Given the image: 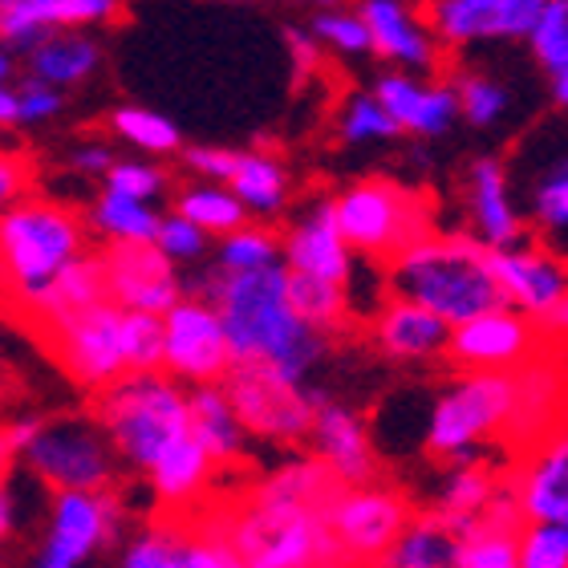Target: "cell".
I'll return each instance as SVG.
<instances>
[{"label": "cell", "mask_w": 568, "mask_h": 568, "mask_svg": "<svg viewBox=\"0 0 568 568\" xmlns=\"http://www.w3.org/2000/svg\"><path fill=\"white\" fill-rule=\"evenodd\" d=\"M337 487L317 455L284 463L227 516L224 540L244 568H345L325 524Z\"/></svg>", "instance_id": "1"}, {"label": "cell", "mask_w": 568, "mask_h": 568, "mask_svg": "<svg viewBox=\"0 0 568 568\" xmlns=\"http://www.w3.org/2000/svg\"><path fill=\"white\" fill-rule=\"evenodd\" d=\"M203 301H212L224 321L232 362H264L288 378L305 382L325 357V333H317L288 301V273L284 264L227 273L215 264L203 276Z\"/></svg>", "instance_id": "2"}, {"label": "cell", "mask_w": 568, "mask_h": 568, "mask_svg": "<svg viewBox=\"0 0 568 568\" xmlns=\"http://www.w3.org/2000/svg\"><path fill=\"white\" fill-rule=\"evenodd\" d=\"M386 288L390 296L430 308L447 325L504 305L496 276L487 268V248L467 232H426L415 244H406L386 261Z\"/></svg>", "instance_id": "3"}, {"label": "cell", "mask_w": 568, "mask_h": 568, "mask_svg": "<svg viewBox=\"0 0 568 568\" xmlns=\"http://www.w3.org/2000/svg\"><path fill=\"white\" fill-rule=\"evenodd\" d=\"M94 423L106 430L122 467L146 471L175 438L187 435V390L166 369H126L98 390Z\"/></svg>", "instance_id": "4"}, {"label": "cell", "mask_w": 568, "mask_h": 568, "mask_svg": "<svg viewBox=\"0 0 568 568\" xmlns=\"http://www.w3.org/2000/svg\"><path fill=\"white\" fill-rule=\"evenodd\" d=\"M82 252L85 224L70 207L21 195L0 207V288L21 313Z\"/></svg>", "instance_id": "5"}, {"label": "cell", "mask_w": 568, "mask_h": 568, "mask_svg": "<svg viewBox=\"0 0 568 568\" xmlns=\"http://www.w3.org/2000/svg\"><path fill=\"white\" fill-rule=\"evenodd\" d=\"M516 394V369H463L426 410V455L467 463L479 459L487 443H508Z\"/></svg>", "instance_id": "6"}, {"label": "cell", "mask_w": 568, "mask_h": 568, "mask_svg": "<svg viewBox=\"0 0 568 568\" xmlns=\"http://www.w3.org/2000/svg\"><path fill=\"white\" fill-rule=\"evenodd\" d=\"M333 220L345 244L366 261H390L406 244L430 232V215L418 195L390 179H362L333 200Z\"/></svg>", "instance_id": "7"}, {"label": "cell", "mask_w": 568, "mask_h": 568, "mask_svg": "<svg viewBox=\"0 0 568 568\" xmlns=\"http://www.w3.org/2000/svg\"><path fill=\"white\" fill-rule=\"evenodd\" d=\"M508 183L511 191H520L516 203H524V220L540 232L545 248L568 261V110L524 142Z\"/></svg>", "instance_id": "8"}, {"label": "cell", "mask_w": 568, "mask_h": 568, "mask_svg": "<svg viewBox=\"0 0 568 568\" xmlns=\"http://www.w3.org/2000/svg\"><path fill=\"white\" fill-rule=\"evenodd\" d=\"M220 386H224L227 403L248 435L273 438V443L308 438L321 390H308L305 382L288 378L264 362H232Z\"/></svg>", "instance_id": "9"}, {"label": "cell", "mask_w": 568, "mask_h": 568, "mask_svg": "<svg viewBox=\"0 0 568 568\" xmlns=\"http://www.w3.org/2000/svg\"><path fill=\"white\" fill-rule=\"evenodd\" d=\"M24 467L53 491H94L110 487L119 475V455L106 430L94 418H53L41 423L29 447L21 450Z\"/></svg>", "instance_id": "10"}, {"label": "cell", "mask_w": 568, "mask_h": 568, "mask_svg": "<svg viewBox=\"0 0 568 568\" xmlns=\"http://www.w3.org/2000/svg\"><path fill=\"white\" fill-rule=\"evenodd\" d=\"M325 524L345 568H374L410 524V504L390 487L342 484L325 508Z\"/></svg>", "instance_id": "11"}, {"label": "cell", "mask_w": 568, "mask_h": 568, "mask_svg": "<svg viewBox=\"0 0 568 568\" xmlns=\"http://www.w3.org/2000/svg\"><path fill=\"white\" fill-rule=\"evenodd\" d=\"M41 337L49 342L53 357L73 382L90 390H102L114 378L126 374V354H122V308L114 301H94V305L65 313L49 321Z\"/></svg>", "instance_id": "12"}, {"label": "cell", "mask_w": 568, "mask_h": 568, "mask_svg": "<svg viewBox=\"0 0 568 568\" xmlns=\"http://www.w3.org/2000/svg\"><path fill=\"white\" fill-rule=\"evenodd\" d=\"M232 366L224 321L212 301L203 296H179L163 313V369L175 382H220Z\"/></svg>", "instance_id": "13"}, {"label": "cell", "mask_w": 568, "mask_h": 568, "mask_svg": "<svg viewBox=\"0 0 568 568\" xmlns=\"http://www.w3.org/2000/svg\"><path fill=\"white\" fill-rule=\"evenodd\" d=\"M487 268L496 276L504 305L520 308L532 321H545L568 293V261L532 240L511 248H487Z\"/></svg>", "instance_id": "14"}, {"label": "cell", "mask_w": 568, "mask_h": 568, "mask_svg": "<svg viewBox=\"0 0 568 568\" xmlns=\"http://www.w3.org/2000/svg\"><path fill=\"white\" fill-rule=\"evenodd\" d=\"M447 357L459 369H520L536 357V321L511 305L450 325Z\"/></svg>", "instance_id": "15"}, {"label": "cell", "mask_w": 568, "mask_h": 568, "mask_svg": "<svg viewBox=\"0 0 568 568\" xmlns=\"http://www.w3.org/2000/svg\"><path fill=\"white\" fill-rule=\"evenodd\" d=\"M545 0H430L426 21L443 45H479V41H524L532 33Z\"/></svg>", "instance_id": "16"}, {"label": "cell", "mask_w": 568, "mask_h": 568, "mask_svg": "<svg viewBox=\"0 0 568 568\" xmlns=\"http://www.w3.org/2000/svg\"><path fill=\"white\" fill-rule=\"evenodd\" d=\"M98 264H102L106 296L119 308H139V313L163 317L183 296L175 264L154 244H106V252H98Z\"/></svg>", "instance_id": "17"}, {"label": "cell", "mask_w": 568, "mask_h": 568, "mask_svg": "<svg viewBox=\"0 0 568 568\" xmlns=\"http://www.w3.org/2000/svg\"><path fill=\"white\" fill-rule=\"evenodd\" d=\"M122 504L110 496V487L94 491H53V511H49L45 552L85 565L98 548L119 536Z\"/></svg>", "instance_id": "18"}, {"label": "cell", "mask_w": 568, "mask_h": 568, "mask_svg": "<svg viewBox=\"0 0 568 568\" xmlns=\"http://www.w3.org/2000/svg\"><path fill=\"white\" fill-rule=\"evenodd\" d=\"M308 443H313V455L329 467L337 484H369L378 475V450H374L369 426L349 406L329 403L325 394L313 410Z\"/></svg>", "instance_id": "19"}, {"label": "cell", "mask_w": 568, "mask_h": 568, "mask_svg": "<svg viewBox=\"0 0 568 568\" xmlns=\"http://www.w3.org/2000/svg\"><path fill=\"white\" fill-rule=\"evenodd\" d=\"M119 17V0H0V45L29 49L61 29H90Z\"/></svg>", "instance_id": "20"}, {"label": "cell", "mask_w": 568, "mask_h": 568, "mask_svg": "<svg viewBox=\"0 0 568 568\" xmlns=\"http://www.w3.org/2000/svg\"><path fill=\"white\" fill-rule=\"evenodd\" d=\"M467 215H471V236L484 248H511L524 244L528 220H524L516 191L508 183V166L499 159H475L467 175Z\"/></svg>", "instance_id": "21"}, {"label": "cell", "mask_w": 568, "mask_h": 568, "mask_svg": "<svg viewBox=\"0 0 568 568\" xmlns=\"http://www.w3.org/2000/svg\"><path fill=\"white\" fill-rule=\"evenodd\" d=\"M281 264L288 273H305L317 281L342 284L354 273V248L345 244L342 227L333 220V200L313 203L281 244Z\"/></svg>", "instance_id": "22"}, {"label": "cell", "mask_w": 568, "mask_h": 568, "mask_svg": "<svg viewBox=\"0 0 568 568\" xmlns=\"http://www.w3.org/2000/svg\"><path fill=\"white\" fill-rule=\"evenodd\" d=\"M374 98L394 119L398 134H418V139H438L459 119L455 90L450 85H426L406 78V73H382L374 82Z\"/></svg>", "instance_id": "23"}, {"label": "cell", "mask_w": 568, "mask_h": 568, "mask_svg": "<svg viewBox=\"0 0 568 568\" xmlns=\"http://www.w3.org/2000/svg\"><path fill=\"white\" fill-rule=\"evenodd\" d=\"M511 496L524 520L568 528V430L536 443V455L520 467Z\"/></svg>", "instance_id": "24"}, {"label": "cell", "mask_w": 568, "mask_h": 568, "mask_svg": "<svg viewBox=\"0 0 568 568\" xmlns=\"http://www.w3.org/2000/svg\"><path fill=\"white\" fill-rule=\"evenodd\" d=\"M362 21L369 29V53L406 65V70H435L438 41L435 33L406 9L403 0H362Z\"/></svg>", "instance_id": "25"}, {"label": "cell", "mask_w": 568, "mask_h": 568, "mask_svg": "<svg viewBox=\"0 0 568 568\" xmlns=\"http://www.w3.org/2000/svg\"><path fill=\"white\" fill-rule=\"evenodd\" d=\"M374 337H378L382 354L394 362H430V357L447 354L450 325L415 301L390 296L374 313Z\"/></svg>", "instance_id": "26"}, {"label": "cell", "mask_w": 568, "mask_h": 568, "mask_svg": "<svg viewBox=\"0 0 568 568\" xmlns=\"http://www.w3.org/2000/svg\"><path fill=\"white\" fill-rule=\"evenodd\" d=\"M187 435L212 455L215 467L244 459L248 450V430L236 418L220 382H203L187 390Z\"/></svg>", "instance_id": "27"}, {"label": "cell", "mask_w": 568, "mask_h": 568, "mask_svg": "<svg viewBox=\"0 0 568 568\" xmlns=\"http://www.w3.org/2000/svg\"><path fill=\"white\" fill-rule=\"evenodd\" d=\"M499 491V479L491 475L484 459H467V463H447L443 471V484H438L435 508L430 516L443 520L450 532L459 536L463 528H471L479 516L487 511L491 496Z\"/></svg>", "instance_id": "28"}, {"label": "cell", "mask_w": 568, "mask_h": 568, "mask_svg": "<svg viewBox=\"0 0 568 568\" xmlns=\"http://www.w3.org/2000/svg\"><path fill=\"white\" fill-rule=\"evenodd\" d=\"M146 475H151V487H154V496H159V504L183 508V504H191V499H200L203 491H207V484H212V475H215V459L195 443V438L183 435L146 467Z\"/></svg>", "instance_id": "29"}, {"label": "cell", "mask_w": 568, "mask_h": 568, "mask_svg": "<svg viewBox=\"0 0 568 568\" xmlns=\"http://www.w3.org/2000/svg\"><path fill=\"white\" fill-rule=\"evenodd\" d=\"M98 61H102L98 41H90L82 29H61L29 49V78L65 90V85H82L98 70Z\"/></svg>", "instance_id": "30"}, {"label": "cell", "mask_w": 568, "mask_h": 568, "mask_svg": "<svg viewBox=\"0 0 568 568\" xmlns=\"http://www.w3.org/2000/svg\"><path fill=\"white\" fill-rule=\"evenodd\" d=\"M94 301H106V281H102V264H98L94 252H82L78 261L65 264V268L49 281L45 293L24 308V317H33L37 329H45L49 321L65 317V313H78V308L94 305Z\"/></svg>", "instance_id": "31"}, {"label": "cell", "mask_w": 568, "mask_h": 568, "mask_svg": "<svg viewBox=\"0 0 568 568\" xmlns=\"http://www.w3.org/2000/svg\"><path fill=\"white\" fill-rule=\"evenodd\" d=\"M248 215H276L288 200V171L264 151H236V166L224 183Z\"/></svg>", "instance_id": "32"}, {"label": "cell", "mask_w": 568, "mask_h": 568, "mask_svg": "<svg viewBox=\"0 0 568 568\" xmlns=\"http://www.w3.org/2000/svg\"><path fill=\"white\" fill-rule=\"evenodd\" d=\"M90 227L106 244H154V232H159V212L151 203L131 200V195H114V191H102L90 207Z\"/></svg>", "instance_id": "33"}, {"label": "cell", "mask_w": 568, "mask_h": 568, "mask_svg": "<svg viewBox=\"0 0 568 568\" xmlns=\"http://www.w3.org/2000/svg\"><path fill=\"white\" fill-rule=\"evenodd\" d=\"M455 565V532L435 516H418L398 532L382 568H450Z\"/></svg>", "instance_id": "34"}, {"label": "cell", "mask_w": 568, "mask_h": 568, "mask_svg": "<svg viewBox=\"0 0 568 568\" xmlns=\"http://www.w3.org/2000/svg\"><path fill=\"white\" fill-rule=\"evenodd\" d=\"M175 212L187 215L191 224H200L207 236H227V232H236L240 224H248V212H244V203L224 187V183H195V187L179 191L175 200Z\"/></svg>", "instance_id": "35"}, {"label": "cell", "mask_w": 568, "mask_h": 568, "mask_svg": "<svg viewBox=\"0 0 568 568\" xmlns=\"http://www.w3.org/2000/svg\"><path fill=\"white\" fill-rule=\"evenodd\" d=\"M288 273V268H284ZM288 301L301 317L313 325L317 333H337L349 317V301H345V288L333 281H317V276L305 273H288Z\"/></svg>", "instance_id": "36"}, {"label": "cell", "mask_w": 568, "mask_h": 568, "mask_svg": "<svg viewBox=\"0 0 568 568\" xmlns=\"http://www.w3.org/2000/svg\"><path fill=\"white\" fill-rule=\"evenodd\" d=\"M110 131L119 134L126 146L142 154H175L183 151V134L166 114L146 106H122L110 114Z\"/></svg>", "instance_id": "37"}, {"label": "cell", "mask_w": 568, "mask_h": 568, "mask_svg": "<svg viewBox=\"0 0 568 568\" xmlns=\"http://www.w3.org/2000/svg\"><path fill=\"white\" fill-rule=\"evenodd\" d=\"M450 90H455V106H459V114L471 122V126H496L511 106L508 85L484 70H459V78H455Z\"/></svg>", "instance_id": "38"}, {"label": "cell", "mask_w": 568, "mask_h": 568, "mask_svg": "<svg viewBox=\"0 0 568 568\" xmlns=\"http://www.w3.org/2000/svg\"><path fill=\"white\" fill-rule=\"evenodd\" d=\"M532 45L536 65L552 78L568 70V0H545V9L536 17L532 33L524 37Z\"/></svg>", "instance_id": "39"}, {"label": "cell", "mask_w": 568, "mask_h": 568, "mask_svg": "<svg viewBox=\"0 0 568 568\" xmlns=\"http://www.w3.org/2000/svg\"><path fill=\"white\" fill-rule=\"evenodd\" d=\"M281 261V240L268 227H248L240 224L236 232H227L220 240V268L227 273H252V268H268Z\"/></svg>", "instance_id": "40"}, {"label": "cell", "mask_w": 568, "mask_h": 568, "mask_svg": "<svg viewBox=\"0 0 568 568\" xmlns=\"http://www.w3.org/2000/svg\"><path fill=\"white\" fill-rule=\"evenodd\" d=\"M122 354L126 369H163V317L122 308Z\"/></svg>", "instance_id": "41"}, {"label": "cell", "mask_w": 568, "mask_h": 568, "mask_svg": "<svg viewBox=\"0 0 568 568\" xmlns=\"http://www.w3.org/2000/svg\"><path fill=\"white\" fill-rule=\"evenodd\" d=\"M516 568H568V528L524 520L516 536Z\"/></svg>", "instance_id": "42"}, {"label": "cell", "mask_w": 568, "mask_h": 568, "mask_svg": "<svg viewBox=\"0 0 568 568\" xmlns=\"http://www.w3.org/2000/svg\"><path fill=\"white\" fill-rule=\"evenodd\" d=\"M342 139L345 142H386L398 139L394 119L382 110V102L374 94H357L345 102L342 110Z\"/></svg>", "instance_id": "43"}, {"label": "cell", "mask_w": 568, "mask_h": 568, "mask_svg": "<svg viewBox=\"0 0 568 568\" xmlns=\"http://www.w3.org/2000/svg\"><path fill=\"white\" fill-rule=\"evenodd\" d=\"M207 232L200 224H191L187 215H159V232H154V248L163 252L171 264H191L200 261L203 252H207Z\"/></svg>", "instance_id": "44"}, {"label": "cell", "mask_w": 568, "mask_h": 568, "mask_svg": "<svg viewBox=\"0 0 568 568\" xmlns=\"http://www.w3.org/2000/svg\"><path fill=\"white\" fill-rule=\"evenodd\" d=\"M122 568H187L183 565V532L179 528H151V532H142L126 548Z\"/></svg>", "instance_id": "45"}, {"label": "cell", "mask_w": 568, "mask_h": 568, "mask_svg": "<svg viewBox=\"0 0 568 568\" xmlns=\"http://www.w3.org/2000/svg\"><path fill=\"white\" fill-rule=\"evenodd\" d=\"M102 179H106V191L131 195V200H142V203H154L166 187L163 171L154 163H139V159H114Z\"/></svg>", "instance_id": "46"}, {"label": "cell", "mask_w": 568, "mask_h": 568, "mask_svg": "<svg viewBox=\"0 0 568 568\" xmlns=\"http://www.w3.org/2000/svg\"><path fill=\"white\" fill-rule=\"evenodd\" d=\"M313 37L321 45L337 49V53H349V58H362L369 53V29L362 21V12H321L313 21Z\"/></svg>", "instance_id": "47"}, {"label": "cell", "mask_w": 568, "mask_h": 568, "mask_svg": "<svg viewBox=\"0 0 568 568\" xmlns=\"http://www.w3.org/2000/svg\"><path fill=\"white\" fill-rule=\"evenodd\" d=\"M183 565L187 568H244L236 548L227 545L224 532H200L183 536Z\"/></svg>", "instance_id": "48"}, {"label": "cell", "mask_w": 568, "mask_h": 568, "mask_svg": "<svg viewBox=\"0 0 568 568\" xmlns=\"http://www.w3.org/2000/svg\"><path fill=\"white\" fill-rule=\"evenodd\" d=\"M61 110H65V98H61L58 85L37 82V78H24L17 85V114H21V122H49L58 119Z\"/></svg>", "instance_id": "49"}, {"label": "cell", "mask_w": 568, "mask_h": 568, "mask_svg": "<svg viewBox=\"0 0 568 568\" xmlns=\"http://www.w3.org/2000/svg\"><path fill=\"white\" fill-rule=\"evenodd\" d=\"M183 159H187L191 171H200L212 183H227L232 166H236V151H227V146H187Z\"/></svg>", "instance_id": "50"}, {"label": "cell", "mask_w": 568, "mask_h": 568, "mask_svg": "<svg viewBox=\"0 0 568 568\" xmlns=\"http://www.w3.org/2000/svg\"><path fill=\"white\" fill-rule=\"evenodd\" d=\"M110 163H114V151H110L106 142H82L70 154V166L78 175H106Z\"/></svg>", "instance_id": "51"}, {"label": "cell", "mask_w": 568, "mask_h": 568, "mask_svg": "<svg viewBox=\"0 0 568 568\" xmlns=\"http://www.w3.org/2000/svg\"><path fill=\"white\" fill-rule=\"evenodd\" d=\"M24 191V166L9 154H0V207H9Z\"/></svg>", "instance_id": "52"}, {"label": "cell", "mask_w": 568, "mask_h": 568, "mask_svg": "<svg viewBox=\"0 0 568 568\" xmlns=\"http://www.w3.org/2000/svg\"><path fill=\"white\" fill-rule=\"evenodd\" d=\"M288 53H293V61H296V73H308L317 65V41L305 33H288Z\"/></svg>", "instance_id": "53"}, {"label": "cell", "mask_w": 568, "mask_h": 568, "mask_svg": "<svg viewBox=\"0 0 568 568\" xmlns=\"http://www.w3.org/2000/svg\"><path fill=\"white\" fill-rule=\"evenodd\" d=\"M0 126H21V114H17V85L0 82Z\"/></svg>", "instance_id": "54"}, {"label": "cell", "mask_w": 568, "mask_h": 568, "mask_svg": "<svg viewBox=\"0 0 568 568\" xmlns=\"http://www.w3.org/2000/svg\"><path fill=\"white\" fill-rule=\"evenodd\" d=\"M17 528V504H12V491H9V484L0 479V540Z\"/></svg>", "instance_id": "55"}, {"label": "cell", "mask_w": 568, "mask_h": 568, "mask_svg": "<svg viewBox=\"0 0 568 568\" xmlns=\"http://www.w3.org/2000/svg\"><path fill=\"white\" fill-rule=\"evenodd\" d=\"M21 459V450H17V443L9 438V430H0V479L12 471V463Z\"/></svg>", "instance_id": "56"}, {"label": "cell", "mask_w": 568, "mask_h": 568, "mask_svg": "<svg viewBox=\"0 0 568 568\" xmlns=\"http://www.w3.org/2000/svg\"><path fill=\"white\" fill-rule=\"evenodd\" d=\"M545 325L552 333H560V337H568V293H565V301H560V305L545 317Z\"/></svg>", "instance_id": "57"}, {"label": "cell", "mask_w": 568, "mask_h": 568, "mask_svg": "<svg viewBox=\"0 0 568 568\" xmlns=\"http://www.w3.org/2000/svg\"><path fill=\"white\" fill-rule=\"evenodd\" d=\"M552 98H557L560 110H568V70L565 73H552Z\"/></svg>", "instance_id": "58"}, {"label": "cell", "mask_w": 568, "mask_h": 568, "mask_svg": "<svg viewBox=\"0 0 568 568\" xmlns=\"http://www.w3.org/2000/svg\"><path fill=\"white\" fill-rule=\"evenodd\" d=\"M37 568H82V565H73V560L58 557V552H41V560H37Z\"/></svg>", "instance_id": "59"}, {"label": "cell", "mask_w": 568, "mask_h": 568, "mask_svg": "<svg viewBox=\"0 0 568 568\" xmlns=\"http://www.w3.org/2000/svg\"><path fill=\"white\" fill-rule=\"evenodd\" d=\"M12 78V58H9V49L0 45V82H9Z\"/></svg>", "instance_id": "60"}, {"label": "cell", "mask_w": 568, "mask_h": 568, "mask_svg": "<svg viewBox=\"0 0 568 568\" xmlns=\"http://www.w3.org/2000/svg\"><path fill=\"white\" fill-rule=\"evenodd\" d=\"M308 4H321V9H333V4H337V0H308Z\"/></svg>", "instance_id": "61"}, {"label": "cell", "mask_w": 568, "mask_h": 568, "mask_svg": "<svg viewBox=\"0 0 568 568\" xmlns=\"http://www.w3.org/2000/svg\"><path fill=\"white\" fill-rule=\"evenodd\" d=\"M232 4H256V0H232Z\"/></svg>", "instance_id": "62"}]
</instances>
